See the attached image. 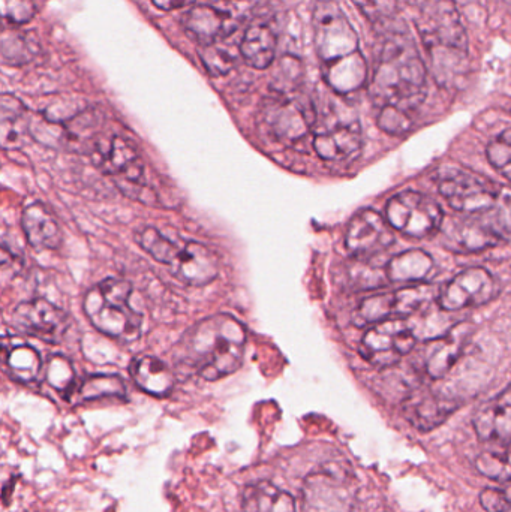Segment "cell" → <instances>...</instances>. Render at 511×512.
Instances as JSON below:
<instances>
[{"label":"cell","instance_id":"1","mask_svg":"<svg viewBox=\"0 0 511 512\" xmlns=\"http://www.w3.org/2000/svg\"><path fill=\"white\" fill-rule=\"evenodd\" d=\"M378 29L371 96L377 123L390 135L413 128V116L428 92V69L416 41L398 17Z\"/></svg>","mask_w":511,"mask_h":512},{"label":"cell","instance_id":"2","mask_svg":"<svg viewBox=\"0 0 511 512\" xmlns=\"http://www.w3.org/2000/svg\"><path fill=\"white\" fill-rule=\"evenodd\" d=\"M312 27L324 83L339 96L362 90L368 81V65L359 35L341 5L336 0H317Z\"/></svg>","mask_w":511,"mask_h":512},{"label":"cell","instance_id":"3","mask_svg":"<svg viewBox=\"0 0 511 512\" xmlns=\"http://www.w3.org/2000/svg\"><path fill=\"white\" fill-rule=\"evenodd\" d=\"M432 75L440 86H456L470 69V42L455 0H423L416 20Z\"/></svg>","mask_w":511,"mask_h":512},{"label":"cell","instance_id":"4","mask_svg":"<svg viewBox=\"0 0 511 512\" xmlns=\"http://www.w3.org/2000/svg\"><path fill=\"white\" fill-rule=\"evenodd\" d=\"M185 340L189 366L206 381H218L242 367L246 330L233 316H209L194 325Z\"/></svg>","mask_w":511,"mask_h":512},{"label":"cell","instance_id":"5","mask_svg":"<svg viewBox=\"0 0 511 512\" xmlns=\"http://www.w3.org/2000/svg\"><path fill=\"white\" fill-rule=\"evenodd\" d=\"M140 248L165 265L171 276L191 286H206L219 274V258L209 246L198 242L171 240L153 227L135 234Z\"/></svg>","mask_w":511,"mask_h":512},{"label":"cell","instance_id":"6","mask_svg":"<svg viewBox=\"0 0 511 512\" xmlns=\"http://www.w3.org/2000/svg\"><path fill=\"white\" fill-rule=\"evenodd\" d=\"M128 280L108 277L84 295L83 309L90 324L105 336L134 342L141 333L143 316L132 307Z\"/></svg>","mask_w":511,"mask_h":512},{"label":"cell","instance_id":"7","mask_svg":"<svg viewBox=\"0 0 511 512\" xmlns=\"http://www.w3.org/2000/svg\"><path fill=\"white\" fill-rule=\"evenodd\" d=\"M260 123L267 134L279 143H297L314 132L318 111L314 102L299 90L276 92L264 99Z\"/></svg>","mask_w":511,"mask_h":512},{"label":"cell","instance_id":"8","mask_svg":"<svg viewBox=\"0 0 511 512\" xmlns=\"http://www.w3.org/2000/svg\"><path fill=\"white\" fill-rule=\"evenodd\" d=\"M356 499V475L342 460L324 463L303 481V512H354Z\"/></svg>","mask_w":511,"mask_h":512},{"label":"cell","instance_id":"9","mask_svg":"<svg viewBox=\"0 0 511 512\" xmlns=\"http://www.w3.org/2000/svg\"><path fill=\"white\" fill-rule=\"evenodd\" d=\"M437 186L456 212L485 215L497 207L501 186L464 168L446 167L437 173Z\"/></svg>","mask_w":511,"mask_h":512},{"label":"cell","instance_id":"10","mask_svg":"<svg viewBox=\"0 0 511 512\" xmlns=\"http://www.w3.org/2000/svg\"><path fill=\"white\" fill-rule=\"evenodd\" d=\"M239 0H219L216 3H195L183 14L182 27L198 47L224 42L245 20Z\"/></svg>","mask_w":511,"mask_h":512},{"label":"cell","instance_id":"11","mask_svg":"<svg viewBox=\"0 0 511 512\" xmlns=\"http://www.w3.org/2000/svg\"><path fill=\"white\" fill-rule=\"evenodd\" d=\"M386 219L393 230L413 239H425L441 230L444 212L434 198L405 191L387 203Z\"/></svg>","mask_w":511,"mask_h":512},{"label":"cell","instance_id":"12","mask_svg":"<svg viewBox=\"0 0 511 512\" xmlns=\"http://www.w3.org/2000/svg\"><path fill=\"white\" fill-rule=\"evenodd\" d=\"M434 292V286L420 283L395 292L371 295L357 307L353 322L357 327H372L393 318H407L419 312L431 300Z\"/></svg>","mask_w":511,"mask_h":512},{"label":"cell","instance_id":"13","mask_svg":"<svg viewBox=\"0 0 511 512\" xmlns=\"http://www.w3.org/2000/svg\"><path fill=\"white\" fill-rule=\"evenodd\" d=\"M416 346L414 331L401 319L372 325L360 342V355L381 369L395 366Z\"/></svg>","mask_w":511,"mask_h":512},{"label":"cell","instance_id":"14","mask_svg":"<svg viewBox=\"0 0 511 512\" xmlns=\"http://www.w3.org/2000/svg\"><path fill=\"white\" fill-rule=\"evenodd\" d=\"M500 294L497 277L483 267L467 268L453 277L438 294L437 303L446 312L485 306Z\"/></svg>","mask_w":511,"mask_h":512},{"label":"cell","instance_id":"15","mask_svg":"<svg viewBox=\"0 0 511 512\" xmlns=\"http://www.w3.org/2000/svg\"><path fill=\"white\" fill-rule=\"evenodd\" d=\"M12 325L26 336L57 345L68 333L71 321L65 310L44 298H33L15 307Z\"/></svg>","mask_w":511,"mask_h":512},{"label":"cell","instance_id":"16","mask_svg":"<svg viewBox=\"0 0 511 512\" xmlns=\"http://www.w3.org/2000/svg\"><path fill=\"white\" fill-rule=\"evenodd\" d=\"M440 231L444 248L453 254H479L506 242V233L494 222L470 216L444 221Z\"/></svg>","mask_w":511,"mask_h":512},{"label":"cell","instance_id":"17","mask_svg":"<svg viewBox=\"0 0 511 512\" xmlns=\"http://www.w3.org/2000/svg\"><path fill=\"white\" fill-rule=\"evenodd\" d=\"M93 162L102 173L119 177L117 185L120 189L146 185L143 161L134 144L126 138L113 135L96 143Z\"/></svg>","mask_w":511,"mask_h":512},{"label":"cell","instance_id":"18","mask_svg":"<svg viewBox=\"0 0 511 512\" xmlns=\"http://www.w3.org/2000/svg\"><path fill=\"white\" fill-rule=\"evenodd\" d=\"M395 243V233L386 218L374 209L353 216L345 233V248L354 258H374Z\"/></svg>","mask_w":511,"mask_h":512},{"label":"cell","instance_id":"19","mask_svg":"<svg viewBox=\"0 0 511 512\" xmlns=\"http://www.w3.org/2000/svg\"><path fill=\"white\" fill-rule=\"evenodd\" d=\"M471 330L470 324H459L444 336L429 340L414 361L417 372L429 379H443L464 354Z\"/></svg>","mask_w":511,"mask_h":512},{"label":"cell","instance_id":"20","mask_svg":"<svg viewBox=\"0 0 511 512\" xmlns=\"http://www.w3.org/2000/svg\"><path fill=\"white\" fill-rule=\"evenodd\" d=\"M312 146L324 161H351L362 152V126L354 119H336L321 126L317 125Z\"/></svg>","mask_w":511,"mask_h":512},{"label":"cell","instance_id":"21","mask_svg":"<svg viewBox=\"0 0 511 512\" xmlns=\"http://www.w3.org/2000/svg\"><path fill=\"white\" fill-rule=\"evenodd\" d=\"M402 402L405 418L420 432L437 429L459 408L455 399L429 390L411 391Z\"/></svg>","mask_w":511,"mask_h":512},{"label":"cell","instance_id":"22","mask_svg":"<svg viewBox=\"0 0 511 512\" xmlns=\"http://www.w3.org/2000/svg\"><path fill=\"white\" fill-rule=\"evenodd\" d=\"M473 424L480 441L511 445V384L476 412Z\"/></svg>","mask_w":511,"mask_h":512},{"label":"cell","instance_id":"23","mask_svg":"<svg viewBox=\"0 0 511 512\" xmlns=\"http://www.w3.org/2000/svg\"><path fill=\"white\" fill-rule=\"evenodd\" d=\"M21 227L32 248L39 251H45V249L53 251L62 245V230L59 222L44 204L33 203L27 206L21 216Z\"/></svg>","mask_w":511,"mask_h":512},{"label":"cell","instance_id":"24","mask_svg":"<svg viewBox=\"0 0 511 512\" xmlns=\"http://www.w3.org/2000/svg\"><path fill=\"white\" fill-rule=\"evenodd\" d=\"M278 48V35L267 21H252L246 27L240 41L239 53L246 63L255 69H267L273 65Z\"/></svg>","mask_w":511,"mask_h":512},{"label":"cell","instance_id":"25","mask_svg":"<svg viewBox=\"0 0 511 512\" xmlns=\"http://www.w3.org/2000/svg\"><path fill=\"white\" fill-rule=\"evenodd\" d=\"M135 385L144 393L155 397H167L173 391L176 378L170 367L152 355H138L129 366Z\"/></svg>","mask_w":511,"mask_h":512},{"label":"cell","instance_id":"26","mask_svg":"<svg viewBox=\"0 0 511 512\" xmlns=\"http://www.w3.org/2000/svg\"><path fill=\"white\" fill-rule=\"evenodd\" d=\"M3 363L9 376L21 384L38 381L44 364L41 355L29 343L20 339H3Z\"/></svg>","mask_w":511,"mask_h":512},{"label":"cell","instance_id":"27","mask_svg":"<svg viewBox=\"0 0 511 512\" xmlns=\"http://www.w3.org/2000/svg\"><path fill=\"white\" fill-rule=\"evenodd\" d=\"M242 508L245 512H296V501L269 481H258L243 490Z\"/></svg>","mask_w":511,"mask_h":512},{"label":"cell","instance_id":"28","mask_svg":"<svg viewBox=\"0 0 511 512\" xmlns=\"http://www.w3.org/2000/svg\"><path fill=\"white\" fill-rule=\"evenodd\" d=\"M390 282L422 283L434 274V258L422 249H411L393 256L386 265Z\"/></svg>","mask_w":511,"mask_h":512},{"label":"cell","instance_id":"29","mask_svg":"<svg viewBox=\"0 0 511 512\" xmlns=\"http://www.w3.org/2000/svg\"><path fill=\"white\" fill-rule=\"evenodd\" d=\"M41 50L38 38L33 33L17 32V30H3L2 62L9 66H21L35 59L36 54Z\"/></svg>","mask_w":511,"mask_h":512},{"label":"cell","instance_id":"30","mask_svg":"<svg viewBox=\"0 0 511 512\" xmlns=\"http://www.w3.org/2000/svg\"><path fill=\"white\" fill-rule=\"evenodd\" d=\"M368 258H354L344 267V283L354 291L384 288L389 285L386 268L369 264Z\"/></svg>","mask_w":511,"mask_h":512},{"label":"cell","instance_id":"31","mask_svg":"<svg viewBox=\"0 0 511 512\" xmlns=\"http://www.w3.org/2000/svg\"><path fill=\"white\" fill-rule=\"evenodd\" d=\"M72 396L80 402H92V400L108 399V397L126 396V385L122 378L116 375H92L78 382Z\"/></svg>","mask_w":511,"mask_h":512},{"label":"cell","instance_id":"32","mask_svg":"<svg viewBox=\"0 0 511 512\" xmlns=\"http://www.w3.org/2000/svg\"><path fill=\"white\" fill-rule=\"evenodd\" d=\"M0 113H2L0 119H2L3 149L15 147L20 143L21 135L24 132L26 108L21 104L20 99L5 93L0 99Z\"/></svg>","mask_w":511,"mask_h":512},{"label":"cell","instance_id":"33","mask_svg":"<svg viewBox=\"0 0 511 512\" xmlns=\"http://www.w3.org/2000/svg\"><path fill=\"white\" fill-rule=\"evenodd\" d=\"M198 56L212 77L227 75L237 63L236 51L231 50L230 45H225V41L198 47Z\"/></svg>","mask_w":511,"mask_h":512},{"label":"cell","instance_id":"34","mask_svg":"<svg viewBox=\"0 0 511 512\" xmlns=\"http://www.w3.org/2000/svg\"><path fill=\"white\" fill-rule=\"evenodd\" d=\"M477 471L492 481H511V447L504 450L485 451L477 457Z\"/></svg>","mask_w":511,"mask_h":512},{"label":"cell","instance_id":"35","mask_svg":"<svg viewBox=\"0 0 511 512\" xmlns=\"http://www.w3.org/2000/svg\"><path fill=\"white\" fill-rule=\"evenodd\" d=\"M45 376H47L48 384L68 399L77 387L74 367H72L71 361L66 360L62 355H51Z\"/></svg>","mask_w":511,"mask_h":512},{"label":"cell","instance_id":"36","mask_svg":"<svg viewBox=\"0 0 511 512\" xmlns=\"http://www.w3.org/2000/svg\"><path fill=\"white\" fill-rule=\"evenodd\" d=\"M489 164L511 182V128L501 132L486 147Z\"/></svg>","mask_w":511,"mask_h":512},{"label":"cell","instance_id":"37","mask_svg":"<svg viewBox=\"0 0 511 512\" xmlns=\"http://www.w3.org/2000/svg\"><path fill=\"white\" fill-rule=\"evenodd\" d=\"M353 2L375 27L390 23L398 14V0H353Z\"/></svg>","mask_w":511,"mask_h":512},{"label":"cell","instance_id":"38","mask_svg":"<svg viewBox=\"0 0 511 512\" xmlns=\"http://www.w3.org/2000/svg\"><path fill=\"white\" fill-rule=\"evenodd\" d=\"M2 2V18L8 24L29 23L36 15V6L33 0H0Z\"/></svg>","mask_w":511,"mask_h":512},{"label":"cell","instance_id":"39","mask_svg":"<svg viewBox=\"0 0 511 512\" xmlns=\"http://www.w3.org/2000/svg\"><path fill=\"white\" fill-rule=\"evenodd\" d=\"M480 505L488 512H509L511 508V496L509 492L501 489L483 490L480 493Z\"/></svg>","mask_w":511,"mask_h":512},{"label":"cell","instance_id":"40","mask_svg":"<svg viewBox=\"0 0 511 512\" xmlns=\"http://www.w3.org/2000/svg\"><path fill=\"white\" fill-rule=\"evenodd\" d=\"M492 212H494V224L504 233L511 231V188L501 186L500 200Z\"/></svg>","mask_w":511,"mask_h":512},{"label":"cell","instance_id":"41","mask_svg":"<svg viewBox=\"0 0 511 512\" xmlns=\"http://www.w3.org/2000/svg\"><path fill=\"white\" fill-rule=\"evenodd\" d=\"M156 8L162 11H174V9L188 8L194 6L195 3H200V0H152Z\"/></svg>","mask_w":511,"mask_h":512}]
</instances>
